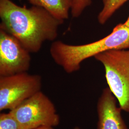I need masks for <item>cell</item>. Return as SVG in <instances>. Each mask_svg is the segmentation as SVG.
Listing matches in <instances>:
<instances>
[{
    "label": "cell",
    "mask_w": 129,
    "mask_h": 129,
    "mask_svg": "<svg viewBox=\"0 0 129 129\" xmlns=\"http://www.w3.org/2000/svg\"><path fill=\"white\" fill-rule=\"evenodd\" d=\"M0 29L15 37L30 53H37L46 41H54L63 21L36 6L27 8L11 0H0Z\"/></svg>",
    "instance_id": "obj_1"
},
{
    "label": "cell",
    "mask_w": 129,
    "mask_h": 129,
    "mask_svg": "<svg viewBox=\"0 0 129 129\" xmlns=\"http://www.w3.org/2000/svg\"><path fill=\"white\" fill-rule=\"evenodd\" d=\"M129 48V27L117 25L110 34L99 40L87 44L73 45L55 41L50 48L54 62L69 74L78 71L84 60L105 51Z\"/></svg>",
    "instance_id": "obj_2"
},
{
    "label": "cell",
    "mask_w": 129,
    "mask_h": 129,
    "mask_svg": "<svg viewBox=\"0 0 129 129\" xmlns=\"http://www.w3.org/2000/svg\"><path fill=\"white\" fill-rule=\"evenodd\" d=\"M94 57L103 65L108 87L120 109L129 112V48L105 51Z\"/></svg>",
    "instance_id": "obj_3"
},
{
    "label": "cell",
    "mask_w": 129,
    "mask_h": 129,
    "mask_svg": "<svg viewBox=\"0 0 129 129\" xmlns=\"http://www.w3.org/2000/svg\"><path fill=\"white\" fill-rule=\"evenodd\" d=\"M9 111L17 120L21 129L54 127L60 123V117L54 103L41 91Z\"/></svg>",
    "instance_id": "obj_4"
},
{
    "label": "cell",
    "mask_w": 129,
    "mask_h": 129,
    "mask_svg": "<svg viewBox=\"0 0 129 129\" xmlns=\"http://www.w3.org/2000/svg\"><path fill=\"white\" fill-rule=\"evenodd\" d=\"M42 85L41 76L27 72L0 77V111L14 109L41 91Z\"/></svg>",
    "instance_id": "obj_5"
},
{
    "label": "cell",
    "mask_w": 129,
    "mask_h": 129,
    "mask_svg": "<svg viewBox=\"0 0 129 129\" xmlns=\"http://www.w3.org/2000/svg\"><path fill=\"white\" fill-rule=\"evenodd\" d=\"M31 61L30 53L21 43L0 29V77L26 72Z\"/></svg>",
    "instance_id": "obj_6"
},
{
    "label": "cell",
    "mask_w": 129,
    "mask_h": 129,
    "mask_svg": "<svg viewBox=\"0 0 129 129\" xmlns=\"http://www.w3.org/2000/svg\"><path fill=\"white\" fill-rule=\"evenodd\" d=\"M110 89L105 88L97 103V129H129L121 116V109Z\"/></svg>",
    "instance_id": "obj_7"
},
{
    "label": "cell",
    "mask_w": 129,
    "mask_h": 129,
    "mask_svg": "<svg viewBox=\"0 0 129 129\" xmlns=\"http://www.w3.org/2000/svg\"><path fill=\"white\" fill-rule=\"evenodd\" d=\"M33 6L42 7L55 18L64 21L69 18L72 0H27Z\"/></svg>",
    "instance_id": "obj_8"
},
{
    "label": "cell",
    "mask_w": 129,
    "mask_h": 129,
    "mask_svg": "<svg viewBox=\"0 0 129 129\" xmlns=\"http://www.w3.org/2000/svg\"><path fill=\"white\" fill-rule=\"evenodd\" d=\"M129 0H103V7L98 15V22L103 25L119 9Z\"/></svg>",
    "instance_id": "obj_9"
},
{
    "label": "cell",
    "mask_w": 129,
    "mask_h": 129,
    "mask_svg": "<svg viewBox=\"0 0 129 129\" xmlns=\"http://www.w3.org/2000/svg\"><path fill=\"white\" fill-rule=\"evenodd\" d=\"M0 129H21L16 119L10 112L0 114Z\"/></svg>",
    "instance_id": "obj_10"
},
{
    "label": "cell",
    "mask_w": 129,
    "mask_h": 129,
    "mask_svg": "<svg viewBox=\"0 0 129 129\" xmlns=\"http://www.w3.org/2000/svg\"><path fill=\"white\" fill-rule=\"evenodd\" d=\"M92 0H72V5L70 10L73 18L79 17L86 8L90 6Z\"/></svg>",
    "instance_id": "obj_11"
},
{
    "label": "cell",
    "mask_w": 129,
    "mask_h": 129,
    "mask_svg": "<svg viewBox=\"0 0 129 129\" xmlns=\"http://www.w3.org/2000/svg\"><path fill=\"white\" fill-rule=\"evenodd\" d=\"M33 129H54V127L50 126H41Z\"/></svg>",
    "instance_id": "obj_12"
},
{
    "label": "cell",
    "mask_w": 129,
    "mask_h": 129,
    "mask_svg": "<svg viewBox=\"0 0 129 129\" xmlns=\"http://www.w3.org/2000/svg\"><path fill=\"white\" fill-rule=\"evenodd\" d=\"M124 23V24L125 26H126L127 27H129V15L128 18L127 19V20L125 21L124 23Z\"/></svg>",
    "instance_id": "obj_13"
},
{
    "label": "cell",
    "mask_w": 129,
    "mask_h": 129,
    "mask_svg": "<svg viewBox=\"0 0 129 129\" xmlns=\"http://www.w3.org/2000/svg\"><path fill=\"white\" fill-rule=\"evenodd\" d=\"M80 129L78 127H75V128H74V129Z\"/></svg>",
    "instance_id": "obj_14"
}]
</instances>
